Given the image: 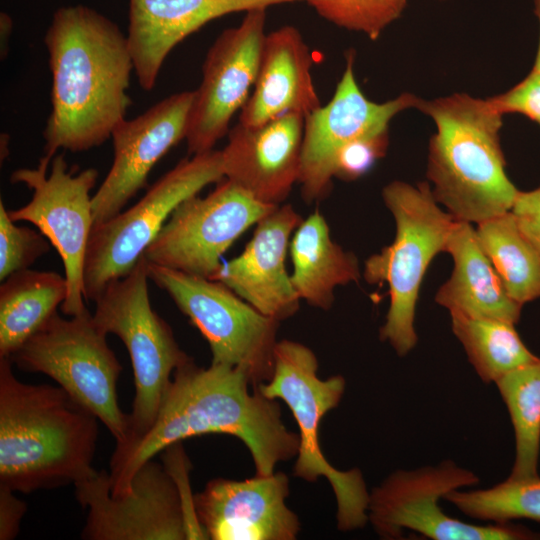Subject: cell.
I'll return each instance as SVG.
<instances>
[{"instance_id": "6da1fadb", "label": "cell", "mask_w": 540, "mask_h": 540, "mask_svg": "<svg viewBox=\"0 0 540 540\" xmlns=\"http://www.w3.org/2000/svg\"><path fill=\"white\" fill-rule=\"evenodd\" d=\"M252 385L237 366H198L190 357L173 373L153 424L142 435L116 443L110 459L113 496L130 492L136 472L169 446L206 434H227L248 448L255 475H270L297 456L300 437L284 425L280 405Z\"/></svg>"}, {"instance_id": "7a4b0ae2", "label": "cell", "mask_w": 540, "mask_h": 540, "mask_svg": "<svg viewBox=\"0 0 540 540\" xmlns=\"http://www.w3.org/2000/svg\"><path fill=\"white\" fill-rule=\"evenodd\" d=\"M44 42L52 88L43 156L52 160L60 149L87 151L111 138L132 104L134 64L127 35L84 5L56 10Z\"/></svg>"}, {"instance_id": "3957f363", "label": "cell", "mask_w": 540, "mask_h": 540, "mask_svg": "<svg viewBox=\"0 0 540 540\" xmlns=\"http://www.w3.org/2000/svg\"><path fill=\"white\" fill-rule=\"evenodd\" d=\"M97 420L60 386L19 381L0 358V485L27 494L88 476Z\"/></svg>"}, {"instance_id": "277c9868", "label": "cell", "mask_w": 540, "mask_h": 540, "mask_svg": "<svg viewBox=\"0 0 540 540\" xmlns=\"http://www.w3.org/2000/svg\"><path fill=\"white\" fill-rule=\"evenodd\" d=\"M416 109L429 116L427 178L435 200L454 219L468 223L511 211L519 190L508 178L500 144L503 114L489 98L467 93L432 100Z\"/></svg>"}, {"instance_id": "5b68a950", "label": "cell", "mask_w": 540, "mask_h": 540, "mask_svg": "<svg viewBox=\"0 0 540 540\" xmlns=\"http://www.w3.org/2000/svg\"><path fill=\"white\" fill-rule=\"evenodd\" d=\"M382 197L396 233L390 245L366 260L363 276L370 284L388 285L390 305L379 335L404 356L418 341L414 322L423 278L433 258L444 252L456 219L439 206L428 182L392 181Z\"/></svg>"}, {"instance_id": "8992f818", "label": "cell", "mask_w": 540, "mask_h": 540, "mask_svg": "<svg viewBox=\"0 0 540 540\" xmlns=\"http://www.w3.org/2000/svg\"><path fill=\"white\" fill-rule=\"evenodd\" d=\"M318 368V359L309 347L284 339L276 344L271 378L255 389L267 398L283 400L293 414L300 437L293 474L307 482L325 477L337 502V528L360 529L369 522L370 492L363 475L358 469H336L319 443L321 419L340 403L345 379L335 375L322 380Z\"/></svg>"}, {"instance_id": "52a82bcc", "label": "cell", "mask_w": 540, "mask_h": 540, "mask_svg": "<svg viewBox=\"0 0 540 540\" xmlns=\"http://www.w3.org/2000/svg\"><path fill=\"white\" fill-rule=\"evenodd\" d=\"M106 336L88 309L68 319L56 312L8 358L23 371L52 378L122 443L129 432L117 396L122 366Z\"/></svg>"}, {"instance_id": "ba28073f", "label": "cell", "mask_w": 540, "mask_h": 540, "mask_svg": "<svg viewBox=\"0 0 540 540\" xmlns=\"http://www.w3.org/2000/svg\"><path fill=\"white\" fill-rule=\"evenodd\" d=\"M144 256L125 276L107 285L94 301L93 320L105 334H115L127 348L135 384L124 441L153 424L174 371L190 357L179 347L168 323L152 308ZM123 443V442H122Z\"/></svg>"}, {"instance_id": "9c48e42d", "label": "cell", "mask_w": 540, "mask_h": 540, "mask_svg": "<svg viewBox=\"0 0 540 540\" xmlns=\"http://www.w3.org/2000/svg\"><path fill=\"white\" fill-rule=\"evenodd\" d=\"M177 472L153 460L134 475L131 490L113 496L109 473L93 470L74 483L79 504L88 511L81 538L86 540L206 539L193 496Z\"/></svg>"}, {"instance_id": "30bf717a", "label": "cell", "mask_w": 540, "mask_h": 540, "mask_svg": "<svg viewBox=\"0 0 540 540\" xmlns=\"http://www.w3.org/2000/svg\"><path fill=\"white\" fill-rule=\"evenodd\" d=\"M224 178L220 150L182 159L133 206L93 226L84 261L83 293L95 301L108 284L127 275L175 208Z\"/></svg>"}, {"instance_id": "8fae6325", "label": "cell", "mask_w": 540, "mask_h": 540, "mask_svg": "<svg viewBox=\"0 0 540 540\" xmlns=\"http://www.w3.org/2000/svg\"><path fill=\"white\" fill-rule=\"evenodd\" d=\"M149 279L164 290L209 344L212 364L243 368L257 388L274 370L279 321L223 283L147 262Z\"/></svg>"}, {"instance_id": "7c38bea8", "label": "cell", "mask_w": 540, "mask_h": 540, "mask_svg": "<svg viewBox=\"0 0 540 540\" xmlns=\"http://www.w3.org/2000/svg\"><path fill=\"white\" fill-rule=\"evenodd\" d=\"M478 476L450 460L392 472L369 496L368 519L382 539L414 531L433 540H526L536 534L509 523L477 525L453 518L439 501L453 490L478 484Z\"/></svg>"}, {"instance_id": "4fadbf2b", "label": "cell", "mask_w": 540, "mask_h": 540, "mask_svg": "<svg viewBox=\"0 0 540 540\" xmlns=\"http://www.w3.org/2000/svg\"><path fill=\"white\" fill-rule=\"evenodd\" d=\"M70 169L64 153L52 160L42 156L36 168H20L11 183H22L32 190L31 200L9 210L14 222L35 225L62 259L68 292L61 311L74 316L87 308L83 293V271L89 237L94 225L92 196L98 171L87 168L78 173Z\"/></svg>"}, {"instance_id": "5bb4252c", "label": "cell", "mask_w": 540, "mask_h": 540, "mask_svg": "<svg viewBox=\"0 0 540 540\" xmlns=\"http://www.w3.org/2000/svg\"><path fill=\"white\" fill-rule=\"evenodd\" d=\"M276 207L223 178L207 196L180 203L143 256L148 263L211 279L232 243Z\"/></svg>"}, {"instance_id": "9a60e30c", "label": "cell", "mask_w": 540, "mask_h": 540, "mask_svg": "<svg viewBox=\"0 0 540 540\" xmlns=\"http://www.w3.org/2000/svg\"><path fill=\"white\" fill-rule=\"evenodd\" d=\"M265 23L266 9L249 10L238 26L225 29L207 51L188 115L189 154L214 150L228 134L234 114L248 100L257 77Z\"/></svg>"}, {"instance_id": "2e32d148", "label": "cell", "mask_w": 540, "mask_h": 540, "mask_svg": "<svg viewBox=\"0 0 540 540\" xmlns=\"http://www.w3.org/2000/svg\"><path fill=\"white\" fill-rule=\"evenodd\" d=\"M355 53L346 54V65L334 94L325 106L305 117L299 183L304 200L323 198L332 186L335 162L351 142L389 129L400 112L415 108L419 97L402 93L377 103L361 90L354 72Z\"/></svg>"}, {"instance_id": "e0dca14e", "label": "cell", "mask_w": 540, "mask_h": 540, "mask_svg": "<svg viewBox=\"0 0 540 540\" xmlns=\"http://www.w3.org/2000/svg\"><path fill=\"white\" fill-rule=\"evenodd\" d=\"M193 97L194 91L174 93L115 127L113 162L92 196L94 225L119 214L146 187L156 163L185 139Z\"/></svg>"}, {"instance_id": "ac0fdd59", "label": "cell", "mask_w": 540, "mask_h": 540, "mask_svg": "<svg viewBox=\"0 0 540 540\" xmlns=\"http://www.w3.org/2000/svg\"><path fill=\"white\" fill-rule=\"evenodd\" d=\"M288 476L216 478L193 496L197 520L212 540H294L301 524L288 508Z\"/></svg>"}, {"instance_id": "d6986e66", "label": "cell", "mask_w": 540, "mask_h": 540, "mask_svg": "<svg viewBox=\"0 0 540 540\" xmlns=\"http://www.w3.org/2000/svg\"><path fill=\"white\" fill-rule=\"evenodd\" d=\"M305 117L290 112L259 126L234 125L220 150L224 178L279 206L299 182Z\"/></svg>"}, {"instance_id": "ffe728a7", "label": "cell", "mask_w": 540, "mask_h": 540, "mask_svg": "<svg viewBox=\"0 0 540 540\" xmlns=\"http://www.w3.org/2000/svg\"><path fill=\"white\" fill-rule=\"evenodd\" d=\"M302 218L287 204L276 207L257 224L243 252L221 263L211 279L230 288L262 314L279 322L299 309L285 266L289 240Z\"/></svg>"}, {"instance_id": "44dd1931", "label": "cell", "mask_w": 540, "mask_h": 540, "mask_svg": "<svg viewBox=\"0 0 540 540\" xmlns=\"http://www.w3.org/2000/svg\"><path fill=\"white\" fill-rule=\"evenodd\" d=\"M304 0H129L127 39L139 86L151 91L169 53L207 23Z\"/></svg>"}, {"instance_id": "7402d4cb", "label": "cell", "mask_w": 540, "mask_h": 540, "mask_svg": "<svg viewBox=\"0 0 540 540\" xmlns=\"http://www.w3.org/2000/svg\"><path fill=\"white\" fill-rule=\"evenodd\" d=\"M311 69L309 47L296 27L285 25L266 34L257 77L238 122L259 126L286 113L306 117L318 109Z\"/></svg>"}, {"instance_id": "603a6c76", "label": "cell", "mask_w": 540, "mask_h": 540, "mask_svg": "<svg viewBox=\"0 0 540 540\" xmlns=\"http://www.w3.org/2000/svg\"><path fill=\"white\" fill-rule=\"evenodd\" d=\"M444 252L453 259V271L436 293L437 304L450 315L519 321L522 305L507 293L471 223L455 220Z\"/></svg>"}, {"instance_id": "cb8c5ba5", "label": "cell", "mask_w": 540, "mask_h": 540, "mask_svg": "<svg viewBox=\"0 0 540 540\" xmlns=\"http://www.w3.org/2000/svg\"><path fill=\"white\" fill-rule=\"evenodd\" d=\"M289 251L293 288L300 300L313 307L330 309L335 288L360 279L358 259L331 239L327 221L318 210L296 228Z\"/></svg>"}, {"instance_id": "d4e9b609", "label": "cell", "mask_w": 540, "mask_h": 540, "mask_svg": "<svg viewBox=\"0 0 540 540\" xmlns=\"http://www.w3.org/2000/svg\"><path fill=\"white\" fill-rule=\"evenodd\" d=\"M68 292L56 272L25 269L0 286V358L10 357L57 312Z\"/></svg>"}, {"instance_id": "484cf974", "label": "cell", "mask_w": 540, "mask_h": 540, "mask_svg": "<svg viewBox=\"0 0 540 540\" xmlns=\"http://www.w3.org/2000/svg\"><path fill=\"white\" fill-rule=\"evenodd\" d=\"M480 247L507 293L523 304L540 297V257L520 231L511 211L477 224Z\"/></svg>"}, {"instance_id": "4316f807", "label": "cell", "mask_w": 540, "mask_h": 540, "mask_svg": "<svg viewBox=\"0 0 540 540\" xmlns=\"http://www.w3.org/2000/svg\"><path fill=\"white\" fill-rule=\"evenodd\" d=\"M451 322L454 335L484 383H495L504 374L539 358L526 347L514 323L460 315H451Z\"/></svg>"}, {"instance_id": "83f0119b", "label": "cell", "mask_w": 540, "mask_h": 540, "mask_svg": "<svg viewBox=\"0 0 540 540\" xmlns=\"http://www.w3.org/2000/svg\"><path fill=\"white\" fill-rule=\"evenodd\" d=\"M495 384L507 407L515 434L516 454L509 477H538L540 358L504 374Z\"/></svg>"}, {"instance_id": "f1b7e54d", "label": "cell", "mask_w": 540, "mask_h": 540, "mask_svg": "<svg viewBox=\"0 0 540 540\" xmlns=\"http://www.w3.org/2000/svg\"><path fill=\"white\" fill-rule=\"evenodd\" d=\"M444 500L470 518L509 523L516 519L540 522V478L505 481L487 489L453 490Z\"/></svg>"}, {"instance_id": "f546056e", "label": "cell", "mask_w": 540, "mask_h": 540, "mask_svg": "<svg viewBox=\"0 0 540 540\" xmlns=\"http://www.w3.org/2000/svg\"><path fill=\"white\" fill-rule=\"evenodd\" d=\"M332 24L377 40L403 13L408 0H304Z\"/></svg>"}, {"instance_id": "4dcf8cb0", "label": "cell", "mask_w": 540, "mask_h": 540, "mask_svg": "<svg viewBox=\"0 0 540 540\" xmlns=\"http://www.w3.org/2000/svg\"><path fill=\"white\" fill-rule=\"evenodd\" d=\"M51 243L37 230L18 226L10 218L3 201H0V280L29 269L40 257L47 254Z\"/></svg>"}, {"instance_id": "1f68e13d", "label": "cell", "mask_w": 540, "mask_h": 540, "mask_svg": "<svg viewBox=\"0 0 540 540\" xmlns=\"http://www.w3.org/2000/svg\"><path fill=\"white\" fill-rule=\"evenodd\" d=\"M389 145V129L363 136L348 144L339 153L334 177L354 181L365 175L385 156Z\"/></svg>"}, {"instance_id": "d6a6232c", "label": "cell", "mask_w": 540, "mask_h": 540, "mask_svg": "<svg viewBox=\"0 0 540 540\" xmlns=\"http://www.w3.org/2000/svg\"><path fill=\"white\" fill-rule=\"evenodd\" d=\"M503 114H522L540 126V71L530 73L514 87L489 98Z\"/></svg>"}, {"instance_id": "836d02e7", "label": "cell", "mask_w": 540, "mask_h": 540, "mask_svg": "<svg viewBox=\"0 0 540 540\" xmlns=\"http://www.w3.org/2000/svg\"><path fill=\"white\" fill-rule=\"evenodd\" d=\"M518 227L540 257V186L519 191L511 209Z\"/></svg>"}, {"instance_id": "e575fe53", "label": "cell", "mask_w": 540, "mask_h": 540, "mask_svg": "<svg viewBox=\"0 0 540 540\" xmlns=\"http://www.w3.org/2000/svg\"><path fill=\"white\" fill-rule=\"evenodd\" d=\"M27 511V504L14 495V491L0 485V539H14Z\"/></svg>"}, {"instance_id": "d590c367", "label": "cell", "mask_w": 540, "mask_h": 540, "mask_svg": "<svg viewBox=\"0 0 540 540\" xmlns=\"http://www.w3.org/2000/svg\"><path fill=\"white\" fill-rule=\"evenodd\" d=\"M11 28L12 23L10 18L6 14L1 13V31H4V34H1V40L4 38V41L1 43V49L4 45H7V39L11 33Z\"/></svg>"}, {"instance_id": "8d00e7d4", "label": "cell", "mask_w": 540, "mask_h": 540, "mask_svg": "<svg viewBox=\"0 0 540 540\" xmlns=\"http://www.w3.org/2000/svg\"><path fill=\"white\" fill-rule=\"evenodd\" d=\"M534 7H535L534 12L536 16L538 17V20L540 23V0H534ZM532 69L536 71H540V35H539L538 49H537V53L535 56V61H534V65Z\"/></svg>"}]
</instances>
